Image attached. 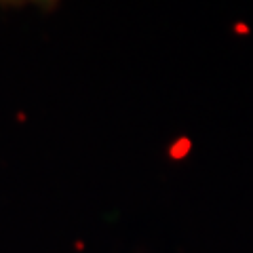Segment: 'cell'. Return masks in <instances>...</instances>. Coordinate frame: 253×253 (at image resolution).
<instances>
[]
</instances>
